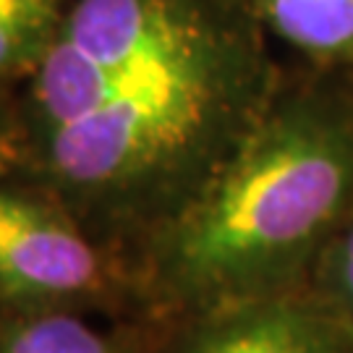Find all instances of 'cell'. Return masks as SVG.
I'll return each mask as SVG.
<instances>
[{"instance_id": "ba28073f", "label": "cell", "mask_w": 353, "mask_h": 353, "mask_svg": "<svg viewBox=\"0 0 353 353\" xmlns=\"http://www.w3.org/2000/svg\"><path fill=\"white\" fill-rule=\"evenodd\" d=\"M309 280L353 327V214L327 243Z\"/></svg>"}, {"instance_id": "5b68a950", "label": "cell", "mask_w": 353, "mask_h": 353, "mask_svg": "<svg viewBox=\"0 0 353 353\" xmlns=\"http://www.w3.org/2000/svg\"><path fill=\"white\" fill-rule=\"evenodd\" d=\"M270 37L316 68L353 71V0H252Z\"/></svg>"}, {"instance_id": "8992f818", "label": "cell", "mask_w": 353, "mask_h": 353, "mask_svg": "<svg viewBox=\"0 0 353 353\" xmlns=\"http://www.w3.org/2000/svg\"><path fill=\"white\" fill-rule=\"evenodd\" d=\"M63 11L65 0H0V76L37 68Z\"/></svg>"}, {"instance_id": "6da1fadb", "label": "cell", "mask_w": 353, "mask_h": 353, "mask_svg": "<svg viewBox=\"0 0 353 353\" xmlns=\"http://www.w3.org/2000/svg\"><path fill=\"white\" fill-rule=\"evenodd\" d=\"M280 81L252 0H65L34 102L61 189L97 230L150 246L225 168Z\"/></svg>"}, {"instance_id": "7a4b0ae2", "label": "cell", "mask_w": 353, "mask_h": 353, "mask_svg": "<svg viewBox=\"0 0 353 353\" xmlns=\"http://www.w3.org/2000/svg\"><path fill=\"white\" fill-rule=\"evenodd\" d=\"M353 214V71L283 79L199 199L147 246L150 283L196 314L306 283Z\"/></svg>"}, {"instance_id": "277c9868", "label": "cell", "mask_w": 353, "mask_h": 353, "mask_svg": "<svg viewBox=\"0 0 353 353\" xmlns=\"http://www.w3.org/2000/svg\"><path fill=\"white\" fill-rule=\"evenodd\" d=\"M102 283V256L65 214L0 191V290L19 299H63Z\"/></svg>"}, {"instance_id": "52a82bcc", "label": "cell", "mask_w": 353, "mask_h": 353, "mask_svg": "<svg viewBox=\"0 0 353 353\" xmlns=\"http://www.w3.org/2000/svg\"><path fill=\"white\" fill-rule=\"evenodd\" d=\"M0 353H118L102 332L71 314H42L19 322L0 338Z\"/></svg>"}, {"instance_id": "3957f363", "label": "cell", "mask_w": 353, "mask_h": 353, "mask_svg": "<svg viewBox=\"0 0 353 353\" xmlns=\"http://www.w3.org/2000/svg\"><path fill=\"white\" fill-rule=\"evenodd\" d=\"M181 353H353V327L306 280L202 312Z\"/></svg>"}, {"instance_id": "9c48e42d", "label": "cell", "mask_w": 353, "mask_h": 353, "mask_svg": "<svg viewBox=\"0 0 353 353\" xmlns=\"http://www.w3.org/2000/svg\"><path fill=\"white\" fill-rule=\"evenodd\" d=\"M13 160V141L8 137V131L0 126V170Z\"/></svg>"}]
</instances>
